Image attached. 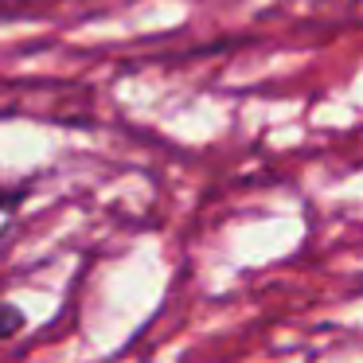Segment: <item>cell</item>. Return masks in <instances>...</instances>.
Returning a JSON list of instances; mask_svg holds the SVG:
<instances>
[{
	"label": "cell",
	"instance_id": "cell-2",
	"mask_svg": "<svg viewBox=\"0 0 363 363\" xmlns=\"http://www.w3.org/2000/svg\"><path fill=\"white\" fill-rule=\"evenodd\" d=\"M20 324H24V316H20L16 308H9V305H0V340L9 336V332H16Z\"/></svg>",
	"mask_w": 363,
	"mask_h": 363
},
{
	"label": "cell",
	"instance_id": "cell-1",
	"mask_svg": "<svg viewBox=\"0 0 363 363\" xmlns=\"http://www.w3.org/2000/svg\"><path fill=\"white\" fill-rule=\"evenodd\" d=\"M12 215H16V199L0 196V246H4V238H9V230H12Z\"/></svg>",
	"mask_w": 363,
	"mask_h": 363
}]
</instances>
